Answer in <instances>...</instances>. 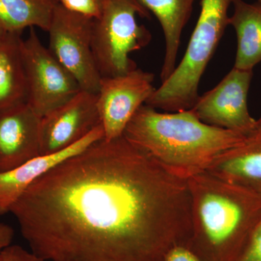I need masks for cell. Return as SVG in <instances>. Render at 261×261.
Segmentation results:
<instances>
[{
  "mask_svg": "<svg viewBox=\"0 0 261 261\" xmlns=\"http://www.w3.org/2000/svg\"><path fill=\"white\" fill-rule=\"evenodd\" d=\"M192 233L187 247L202 261H238L261 219V198L202 171L187 178Z\"/></svg>",
  "mask_w": 261,
  "mask_h": 261,
  "instance_id": "7a4b0ae2",
  "label": "cell"
},
{
  "mask_svg": "<svg viewBox=\"0 0 261 261\" xmlns=\"http://www.w3.org/2000/svg\"><path fill=\"white\" fill-rule=\"evenodd\" d=\"M65 9L91 19H97L102 12V0H58Z\"/></svg>",
  "mask_w": 261,
  "mask_h": 261,
  "instance_id": "ac0fdd59",
  "label": "cell"
},
{
  "mask_svg": "<svg viewBox=\"0 0 261 261\" xmlns=\"http://www.w3.org/2000/svg\"><path fill=\"white\" fill-rule=\"evenodd\" d=\"M21 34L5 32L0 38V113L27 102Z\"/></svg>",
  "mask_w": 261,
  "mask_h": 261,
  "instance_id": "9a60e30c",
  "label": "cell"
},
{
  "mask_svg": "<svg viewBox=\"0 0 261 261\" xmlns=\"http://www.w3.org/2000/svg\"><path fill=\"white\" fill-rule=\"evenodd\" d=\"M257 2H258V3H260V4H261V0H257Z\"/></svg>",
  "mask_w": 261,
  "mask_h": 261,
  "instance_id": "d4e9b609",
  "label": "cell"
},
{
  "mask_svg": "<svg viewBox=\"0 0 261 261\" xmlns=\"http://www.w3.org/2000/svg\"><path fill=\"white\" fill-rule=\"evenodd\" d=\"M164 261H202L186 246L173 247L168 252Z\"/></svg>",
  "mask_w": 261,
  "mask_h": 261,
  "instance_id": "44dd1931",
  "label": "cell"
},
{
  "mask_svg": "<svg viewBox=\"0 0 261 261\" xmlns=\"http://www.w3.org/2000/svg\"><path fill=\"white\" fill-rule=\"evenodd\" d=\"M123 136L187 179L205 171L218 156L247 137L206 124L192 110L161 113L145 104L132 117Z\"/></svg>",
  "mask_w": 261,
  "mask_h": 261,
  "instance_id": "3957f363",
  "label": "cell"
},
{
  "mask_svg": "<svg viewBox=\"0 0 261 261\" xmlns=\"http://www.w3.org/2000/svg\"><path fill=\"white\" fill-rule=\"evenodd\" d=\"M27 103L42 117L68 102L80 92V85L38 37L35 29L22 41Z\"/></svg>",
  "mask_w": 261,
  "mask_h": 261,
  "instance_id": "8992f818",
  "label": "cell"
},
{
  "mask_svg": "<svg viewBox=\"0 0 261 261\" xmlns=\"http://www.w3.org/2000/svg\"><path fill=\"white\" fill-rule=\"evenodd\" d=\"M103 138L104 130L99 125L82 140L63 150L38 156L18 167L0 172V216L10 213L15 202L39 178Z\"/></svg>",
  "mask_w": 261,
  "mask_h": 261,
  "instance_id": "7c38bea8",
  "label": "cell"
},
{
  "mask_svg": "<svg viewBox=\"0 0 261 261\" xmlns=\"http://www.w3.org/2000/svg\"><path fill=\"white\" fill-rule=\"evenodd\" d=\"M154 78L153 73L137 68L124 74L101 78L97 108L106 140L123 135L132 117L155 90Z\"/></svg>",
  "mask_w": 261,
  "mask_h": 261,
  "instance_id": "ba28073f",
  "label": "cell"
},
{
  "mask_svg": "<svg viewBox=\"0 0 261 261\" xmlns=\"http://www.w3.org/2000/svg\"><path fill=\"white\" fill-rule=\"evenodd\" d=\"M5 32H7L4 29H3V27H2L1 25H0V38L3 37V35H4V34Z\"/></svg>",
  "mask_w": 261,
  "mask_h": 261,
  "instance_id": "cb8c5ba5",
  "label": "cell"
},
{
  "mask_svg": "<svg viewBox=\"0 0 261 261\" xmlns=\"http://www.w3.org/2000/svg\"><path fill=\"white\" fill-rule=\"evenodd\" d=\"M99 125L97 94L81 90L41 118L40 155L74 145Z\"/></svg>",
  "mask_w": 261,
  "mask_h": 261,
  "instance_id": "30bf717a",
  "label": "cell"
},
{
  "mask_svg": "<svg viewBox=\"0 0 261 261\" xmlns=\"http://www.w3.org/2000/svg\"><path fill=\"white\" fill-rule=\"evenodd\" d=\"M232 4L228 25L234 29L238 39L233 68L252 70L261 61V4L245 0H233Z\"/></svg>",
  "mask_w": 261,
  "mask_h": 261,
  "instance_id": "2e32d148",
  "label": "cell"
},
{
  "mask_svg": "<svg viewBox=\"0 0 261 261\" xmlns=\"http://www.w3.org/2000/svg\"><path fill=\"white\" fill-rule=\"evenodd\" d=\"M150 18L140 0H102V12L94 19L92 47L102 77L124 74L137 68L130 55L148 45L152 35L137 23V16Z\"/></svg>",
  "mask_w": 261,
  "mask_h": 261,
  "instance_id": "5b68a950",
  "label": "cell"
},
{
  "mask_svg": "<svg viewBox=\"0 0 261 261\" xmlns=\"http://www.w3.org/2000/svg\"><path fill=\"white\" fill-rule=\"evenodd\" d=\"M205 171L261 198V130L220 154Z\"/></svg>",
  "mask_w": 261,
  "mask_h": 261,
  "instance_id": "4fadbf2b",
  "label": "cell"
},
{
  "mask_svg": "<svg viewBox=\"0 0 261 261\" xmlns=\"http://www.w3.org/2000/svg\"><path fill=\"white\" fill-rule=\"evenodd\" d=\"M252 70L233 68L214 88L200 95L192 111L211 126L249 136L257 130V120L247 107Z\"/></svg>",
  "mask_w": 261,
  "mask_h": 261,
  "instance_id": "9c48e42d",
  "label": "cell"
},
{
  "mask_svg": "<svg viewBox=\"0 0 261 261\" xmlns=\"http://www.w3.org/2000/svg\"><path fill=\"white\" fill-rule=\"evenodd\" d=\"M233 0H202L198 20L183 58L172 74L155 89L145 105L166 112L191 110L201 79L228 25Z\"/></svg>",
  "mask_w": 261,
  "mask_h": 261,
  "instance_id": "277c9868",
  "label": "cell"
},
{
  "mask_svg": "<svg viewBox=\"0 0 261 261\" xmlns=\"http://www.w3.org/2000/svg\"><path fill=\"white\" fill-rule=\"evenodd\" d=\"M257 130H261V116L257 120Z\"/></svg>",
  "mask_w": 261,
  "mask_h": 261,
  "instance_id": "603a6c76",
  "label": "cell"
},
{
  "mask_svg": "<svg viewBox=\"0 0 261 261\" xmlns=\"http://www.w3.org/2000/svg\"><path fill=\"white\" fill-rule=\"evenodd\" d=\"M41 118L27 102L0 113V172L40 155Z\"/></svg>",
  "mask_w": 261,
  "mask_h": 261,
  "instance_id": "8fae6325",
  "label": "cell"
},
{
  "mask_svg": "<svg viewBox=\"0 0 261 261\" xmlns=\"http://www.w3.org/2000/svg\"><path fill=\"white\" fill-rule=\"evenodd\" d=\"M196 0H140L159 20L164 34L166 51L161 68V82L169 78L176 67L182 32L190 20Z\"/></svg>",
  "mask_w": 261,
  "mask_h": 261,
  "instance_id": "5bb4252c",
  "label": "cell"
},
{
  "mask_svg": "<svg viewBox=\"0 0 261 261\" xmlns=\"http://www.w3.org/2000/svg\"><path fill=\"white\" fill-rule=\"evenodd\" d=\"M10 213L44 261H164L191 238L187 178L123 136L60 163Z\"/></svg>",
  "mask_w": 261,
  "mask_h": 261,
  "instance_id": "6da1fadb",
  "label": "cell"
},
{
  "mask_svg": "<svg viewBox=\"0 0 261 261\" xmlns=\"http://www.w3.org/2000/svg\"><path fill=\"white\" fill-rule=\"evenodd\" d=\"M93 21L58 3L47 31L48 48L74 77L82 90L97 94L102 76L92 51Z\"/></svg>",
  "mask_w": 261,
  "mask_h": 261,
  "instance_id": "52a82bcc",
  "label": "cell"
},
{
  "mask_svg": "<svg viewBox=\"0 0 261 261\" xmlns=\"http://www.w3.org/2000/svg\"><path fill=\"white\" fill-rule=\"evenodd\" d=\"M58 0H0V25L7 32L39 28L47 32Z\"/></svg>",
  "mask_w": 261,
  "mask_h": 261,
  "instance_id": "e0dca14e",
  "label": "cell"
},
{
  "mask_svg": "<svg viewBox=\"0 0 261 261\" xmlns=\"http://www.w3.org/2000/svg\"><path fill=\"white\" fill-rule=\"evenodd\" d=\"M0 261H44L32 251L18 245L5 247L0 254Z\"/></svg>",
  "mask_w": 261,
  "mask_h": 261,
  "instance_id": "d6986e66",
  "label": "cell"
},
{
  "mask_svg": "<svg viewBox=\"0 0 261 261\" xmlns=\"http://www.w3.org/2000/svg\"><path fill=\"white\" fill-rule=\"evenodd\" d=\"M14 237V230L9 225L0 223V254L8 246L11 245Z\"/></svg>",
  "mask_w": 261,
  "mask_h": 261,
  "instance_id": "7402d4cb",
  "label": "cell"
},
{
  "mask_svg": "<svg viewBox=\"0 0 261 261\" xmlns=\"http://www.w3.org/2000/svg\"><path fill=\"white\" fill-rule=\"evenodd\" d=\"M238 261H261V219Z\"/></svg>",
  "mask_w": 261,
  "mask_h": 261,
  "instance_id": "ffe728a7",
  "label": "cell"
}]
</instances>
